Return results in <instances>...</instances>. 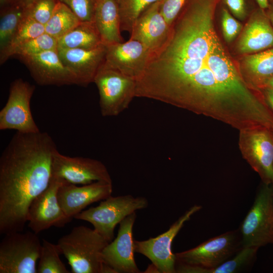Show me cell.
Wrapping results in <instances>:
<instances>
[{
  "mask_svg": "<svg viewBox=\"0 0 273 273\" xmlns=\"http://www.w3.org/2000/svg\"><path fill=\"white\" fill-rule=\"evenodd\" d=\"M161 1L152 4L141 14L130 33V39L141 42L151 53L164 44L170 32V26L160 12Z\"/></svg>",
  "mask_w": 273,
  "mask_h": 273,
  "instance_id": "19",
  "label": "cell"
},
{
  "mask_svg": "<svg viewBox=\"0 0 273 273\" xmlns=\"http://www.w3.org/2000/svg\"><path fill=\"white\" fill-rule=\"evenodd\" d=\"M36 0H11V1L15 2L22 6L26 8L29 6H30L32 3H33ZM10 1V2H11Z\"/></svg>",
  "mask_w": 273,
  "mask_h": 273,
  "instance_id": "37",
  "label": "cell"
},
{
  "mask_svg": "<svg viewBox=\"0 0 273 273\" xmlns=\"http://www.w3.org/2000/svg\"><path fill=\"white\" fill-rule=\"evenodd\" d=\"M112 191V183L97 181L77 186L65 180L58 189L57 198L65 214L72 219L90 204L111 196Z\"/></svg>",
  "mask_w": 273,
  "mask_h": 273,
  "instance_id": "14",
  "label": "cell"
},
{
  "mask_svg": "<svg viewBox=\"0 0 273 273\" xmlns=\"http://www.w3.org/2000/svg\"><path fill=\"white\" fill-rule=\"evenodd\" d=\"M241 64L243 70L253 81L266 83L273 76V48L245 55Z\"/></svg>",
  "mask_w": 273,
  "mask_h": 273,
  "instance_id": "24",
  "label": "cell"
},
{
  "mask_svg": "<svg viewBox=\"0 0 273 273\" xmlns=\"http://www.w3.org/2000/svg\"><path fill=\"white\" fill-rule=\"evenodd\" d=\"M273 48V28L263 9L254 12L244 26L237 42L243 54L257 53Z\"/></svg>",
  "mask_w": 273,
  "mask_h": 273,
  "instance_id": "20",
  "label": "cell"
},
{
  "mask_svg": "<svg viewBox=\"0 0 273 273\" xmlns=\"http://www.w3.org/2000/svg\"><path fill=\"white\" fill-rule=\"evenodd\" d=\"M57 150L40 131L17 132L0 157V233L22 232L32 200L49 186Z\"/></svg>",
  "mask_w": 273,
  "mask_h": 273,
  "instance_id": "2",
  "label": "cell"
},
{
  "mask_svg": "<svg viewBox=\"0 0 273 273\" xmlns=\"http://www.w3.org/2000/svg\"><path fill=\"white\" fill-rule=\"evenodd\" d=\"M259 7L261 9H265L268 8V0H256Z\"/></svg>",
  "mask_w": 273,
  "mask_h": 273,
  "instance_id": "38",
  "label": "cell"
},
{
  "mask_svg": "<svg viewBox=\"0 0 273 273\" xmlns=\"http://www.w3.org/2000/svg\"><path fill=\"white\" fill-rule=\"evenodd\" d=\"M246 133L245 150L242 152L264 183L271 184L273 177V140L267 129L243 130Z\"/></svg>",
  "mask_w": 273,
  "mask_h": 273,
  "instance_id": "18",
  "label": "cell"
},
{
  "mask_svg": "<svg viewBox=\"0 0 273 273\" xmlns=\"http://www.w3.org/2000/svg\"><path fill=\"white\" fill-rule=\"evenodd\" d=\"M202 206L195 205L187 210L165 232L144 241H134V251L149 259L159 272L175 273L176 257L172 251V242L185 222L200 210Z\"/></svg>",
  "mask_w": 273,
  "mask_h": 273,
  "instance_id": "10",
  "label": "cell"
},
{
  "mask_svg": "<svg viewBox=\"0 0 273 273\" xmlns=\"http://www.w3.org/2000/svg\"><path fill=\"white\" fill-rule=\"evenodd\" d=\"M41 248L33 232L5 235L0 243V273H36Z\"/></svg>",
  "mask_w": 273,
  "mask_h": 273,
  "instance_id": "7",
  "label": "cell"
},
{
  "mask_svg": "<svg viewBox=\"0 0 273 273\" xmlns=\"http://www.w3.org/2000/svg\"><path fill=\"white\" fill-rule=\"evenodd\" d=\"M219 0H187L164 44L136 79L135 97L211 116L242 130L270 111L248 86L216 31Z\"/></svg>",
  "mask_w": 273,
  "mask_h": 273,
  "instance_id": "1",
  "label": "cell"
},
{
  "mask_svg": "<svg viewBox=\"0 0 273 273\" xmlns=\"http://www.w3.org/2000/svg\"><path fill=\"white\" fill-rule=\"evenodd\" d=\"M57 49L58 39L44 32L20 46L15 50L14 56H32Z\"/></svg>",
  "mask_w": 273,
  "mask_h": 273,
  "instance_id": "30",
  "label": "cell"
},
{
  "mask_svg": "<svg viewBox=\"0 0 273 273\" xmlns=\"http://www.w3.org/2000/svg\"><path fill=\"white\" fill-rule=\"evenodd\" d=\"M59 0H36L25 8L26 16L45 25L52 17Z\"/></svg>",
  "mask_w": 273,
  "mask_h": 273,
  "instance_id": "31",
  "label": "cell"
},
{
  "mask_svg": "<svg viewBox=\"0 0 273 273\" xmlns=\"http://www.w3.org/2000/svg\"><path fill=\"white\" fill-rule=\"evenodd\" d=\"M264 185L240 227L242 246L259 248L273 244V187Z\"/></svg>",
  "mask_w": 273,
  "mask_h": 273,
  "instance_id": "6",
  "label": "cell"
},
{
  "mask_svg": "<svg viewBox=\"0 0 273 273\" xmlns=\"http://www.w3.org/2000/svg\"><path fill=\"white\" fill-rule=\"evenodd\" d=\"M145 272H159V271L156 266L152 263L150 265Z\"/></svg>",
  "mask_w": 273,
  "mask_h": 273,
  "instance_id": "39",
  "label": "cell"
},
{
  "mask_svg": "<svg viewBox=\"0 0 273 273\" xmlns=\"http://www.w3.org/2000/svg\"><path fill=\"white\" fill-rule=\"evenodd\" d=\"M93 82L98 89L100 111L104 117L118 115L128 107L135 97L136 79L105 62L98 70Z\"/></svg>",
  "mask_w": 273,
  "mask_h": 273,
  "instance_id": "5",
  "label": "cell"
},
{
  "mask_svg": "<svg viewBox=\"0 0 273 273\" xmlns=\"http://www.w3.org/2000/svg\"><path fill=\"white\" fill-rule=\"evenodd\" d=\"M94 22L103 44L122 42L117 0H96Z\"/></svg>",
  "mask_w": 273,
  "mask_h": 273,
  "instance_id": "21",
  "label": "cell"
},
{
  "mask_svg": "<svg viewBox=\"0 0 273 273\" xmlns=\"http://www.w3.org/2000/svg\"><path fill=\"white\" fill-rule=\"evenodd\" d=\"M242 247L240 232L235 230L210 238L175 255L177 263L211 268L233 257Z\"/></svg>",
  "mask_w": 273,
  "mask_h": 273,
  "instance_id": "8",
  "label": "cell"
},
{
  "mask_svg": "<svg viewBox=\"0 0 273 273\" xmlns=\"http://www.w3.org/2000/svg\"><path fill=\"white\" fill-rule=\"evenodd\" d=\"M221 25L223 37L228 42L232 41L242 28V24L225 8L221 12Z\"/></svg>",
  "mask_w": 273,
  "mask_h": 273,
  "instance_id": "33",
  "label": "cell"
},
{
  "mask_svg": "<svg viewBox=\"0 0 273 273\" xmlns=\"http://www.w3.org/2000/svg\"><path fill=\"white\" fill-rule=\"evenodd\" d=\"M35 86L22 79L10 85L7 103L0 111V130L13 129L22 133L39 131L31 113L30 101Z\"/></svg>",
  "mask_w": 273,
  "mask_h": 273,
  "instance_id": "9",
  "label": "cell"
},
{
  "mask_svg": "<svg viewBox=\"0 0 273 273\" xmlns=\"http://www.w3.org/2000/svg\"><path fill=\"white\" fill-rule=\"evenodd\" d=\"M102 44L94 22H81L58 39V48L92 49Z\"/></svg>",
  "mask_w": 273,
  "mask_h": 273,
  "instance_id": "23",
  "label": "cell"
},
{
  "mask_svg": "<svg viewBox=\"0 0 273 273\" xmlns=\"http://www.w3.org/2000/svg\"><path fill=\"white\" fill-rule=\"evenodd\" d=\"M271 185H272V187H273V177H272V182H271Z\"/></svg>",
  "mask_w": 273,
  "mask_h": 273,
  "instance_id": "43",
  "label": "cell"
},
{
  "mask_svg": "<svg viewBox=\"0 0 273 273\" xmlns=\"http://www.w3.org/2000/svg\"><path fill=\"white\" fill-rule=\"evenodd\" d=\"M67 6L81 22H94L96 0H59Z\"/></svg>",
  "mask_w": 273,
  "mask_h": 273,
  "instance_id": "32",
  "label": "cell"
},
{
  "mask_svg": "<svg viewBox=\"0 0 273 273\" xmlns=\"http://www.w3.org/2000/svg\"><path fill=\"white\" fill-rule=\"evenodd\" d=\"M148 205V200L143 197H134L131 195L110 196L97 206L82 211L74 218L89 222L97 233L111 242L114 238L116 226L129 215Z\"/></svg>",
  "mask_w": 273,
  "mask_h": 273,
  "instance_id": "4",
  "label": "cell"
},
{
  "mask_svg": "<svg viewBox=\"0 0 273 273\" xmlns=\"http://www.w3.org/2000/svg\"><path fill=\"white\" fill-rule=\"evenodd\" d=\"M151 54L142 43L129 39L125 42L107 45L105 62L136 79L145 70Z\"/></svg>",
  "mask_w": 273,
  "mask_h": 273,
  "instance_id": "16",
  "label": "cell"
},
{
  "mask_svg": "<svg viewBox=\"0 0 273 273\" xmlns=\"http://www.w3.org/2000/svg\"><path fill=\"white\" fill-rule=\"evenodd\" d=\"M259 248L242 246L231 258L220 265L211 268L178 263L176 266L177 273H236L249 268L256 259Z\"/></svg>",
  "mask_w": 273,
  "mask_h": 273,
  "instance_id": "22",
  "label": "cell"
},
{
  "mask_svg": "<svg viewBox=\"0 0 273 273\" xmlns=\"http://www.w3.org/2000/svg\"><path fill=\"white\" fill-rule=\"evenodd\" d=\"M63 63L75 76L77 85L86 86L94 78L105 61L106 46L92 49H57Z\"/></svg>",
  "mask_w": 273,
  "mask_h": 273,
  "instance_id": "17",
  "label": "cell"
},
{
  "mask_svg": "<svg viewBox=\"0 0 273 273\" xmlns=\"http://www.w3.org/2000/svg\"><path fill=\"white\" fill-rule=\"evenodd\" d=\"M64 181L52 176L48 187L31 202L27 222L35 234L52 226L63 228L72 220L63 211L57 198L58 189Z\"/></svg>",
  "mask_w": 273,
  "mask_h": 273,
  "instance_id": "11",
  "label": "cell"
},
{
  "mask_svg": "<svg viewBox=\"0 0 273 273\" xmlns=\"http://www.w3.org/2000/svg\"><path fill=\"white\" fill-rule=\"evenodd\" d=\"M11 0H0L1 7H3L4 6L8 4Z\"/></svg>",
  "mask_w": 273,
  "mask_h": 273,
  "instance_id": "41",
  "label": "cell"
},
{
  "mask_svg": "<svg viewBox=\"0 0 273 273\" xmlns=\"http://www.w3.org/2000/svg\"><path fill=\"white\" fill-rule=\"evenodd\" d=\"M136 212L125 217L120 223L117 237L106 246L102 253L104 263L116 273L141 272L134 260L133 226Z\"/></svg>",
  "mask_w": 273,
  "mask_h": 273,
  "instance_id": "13",
  "label": "cell"
},
{
  "mask_svg": "<svg viewBox=\"0 0 273 273\" xmlns=\"http://www.w3.org/2000/svg\"><path fill=\"white\" fill-rule=\"evenodd\" d=\"M232 13L238 18L244 19L246 15L244 0H223Z\"/></svg>",
  "mask_w": 273,
  "mask_h": 273,
  "instance_id": "35",
  "label": "cell"
},
{
  "mask_svg": "<svg viewBox=\"0 0 273 273\" xmlns=\"http://www.w3.org/2000/svg\"><path fill=\"white\" fill-rule=\"evenodd\" d=\"M62 254L59 245L43 239L38 264L37 273H69L65 264L61 260Z\"/></svg>",
  "mask_w": 273,
  "mask_h": 273,
  "instance_id": "28",
  "label": "cell"
},
{
  "mask_svg": "<svg viewBox=\"0 0 273 273\" xmlns=\"http://www.w3.org/2000/svg\"><path fill=\"white\" fill-rule=\"evenodd\" d=\"M0 19V52L9 44L26 16L25 8L11 1L2 7Z\"/></svg>",
  "mask_w": 273,
  "mask_h": 273,
  "instance_id": "25",
  "label": "cell"
},
{
  "mask_svg": "<svg viewBox=\"0 0 273 273\" xmlns=\"http://www.w3.org/2000/svg\"><path fill=\"white\" fill-rule=\"evenodd\" d=\"M81 21L65 4L59 2L48 23L45 32L58 39L80 23Z\"/></svg>",
  "mask_w": 273,
  "mask_h": 273,
  "instance_id": "27",
  "label": "cell"
},
{
  "mask_svg": "<svg viewBox=\"0 0 273 273\" xmlns=\"http://www.w3.org/2000/svg\"><path fill=\"white\" fill-rule=\"evenodd\" d=\"M45 32L44 25L25 16L7 46L0 53L1 64L14 56L16 49L25 42Z\"/></svg>",
  "mask_w": 273,
  "mask_h": 273,
  "instance_id": "26",
  "label": "cell"
},
{
  "mask_svg": "<svg viewBox=\"0 0 273 273\" xmlns=\"http://www.w3.org/2000/svg\"><path fill=\"white\" fill-rule=\"evenodd\" d=\"M52 169V176L72 184L83 185L97 181L112 183L107 168L101 161L66 156L57 150L53 155Z\"/></svg>",
  "mask_w": 273,
  "mask_h": 273,
  "instance_id": "12",
  "label": "cell"
},
{
  "mask_svg": "<svg viewBox=\"0 0 273 273\" xmlns=\"http://www.w3.org/2000/svg\"><path fill=\"white\" fill-rule=\"evenodd\" d=\"M268 85L269 88L273 89V76H272L265 83Z\"/></svg>",
  "mask_w": 273,
  "mask_h": 273,
  "instance_id": "40",
  "label": "cell"
},
{
  "mask_svg": "<svg viewBox=\"0 0 273 273\" xmlns=\"http://www.w3.org/2000/svg\"><path fill=\"white\" fill-rule=\"evenodd\" d=\"M268 18L273 23V9L271 10L268 13Z\"/></svg>",
  "mask_w": 273,
  "mask_h": 273,
  "instance_id": "42",
  "label": "cell"
},
{
  "mask_svg": "<svg viewBox=\"0 0 273 273\" xmlns=\"http://www.w3.org/2000/svg\"><path fill=\"white\" fill-rule=\"evenodd\" d=\"M109 242L94 229L74 227L58 241L72 273H101L102 253Z\"/></svg>",
  "mask_w": 273,
  "mask_h": 273,
  "instance_id": "3",
  "label": "cell"
},
{
  "mask_svg": "<svg viewBox=\"0 0 273 273\" xmlns=\"http://www.w3.org/2000/svg\"><path fill=\"white\" fill-rule=\"evenodd\" d=\"M187 0H162L160 12L167 24L171 26Z\"/></svg>",
  "mask_w": 273,
  "mask_h": 273,
  "instance_id": "34",
  "label": "cell"
},
{
  "mask_svg": "<svg viewBox=\"0 0 273 273\" xmlns=\"http://www.w3.org/2000/svg\"><path fill=\"white\" fill-rule=\"evenodd\" d=\"M266 95L267 101L273 109V89L268 88L266 91Z\"/></svg>",
  "mask_w": 273,
  "mask_h": 273,
  "instance_id": "36",
  "label": "cell"
},
{
  "mask_svg": "<svg viewBox=\"0 0 273 273\" xmlns=\"http://www.w3.org/2000/svg\"></svg>",
  "mask_w": 273,
  "mask_h": 273,
  "instance_id": "44",
  "label": "cell"
},
{
  "mask_svg": "<svg viewBox=\"0 0 273 273\" xmlns=\"http://www.w3.org/2000/svg\"><path fill=\"white\" fill-rule=\"evenodd\" d=\"M162 0H117L121 31L130 33L141 14L152 4Z\"/></svg>",
  "mask_w": 273,
  "mask_h": 273,
  "instance_id": "29",
  "label": "cell"
},
{
  "mask_svg": "<svg viewBox=\"0 0 273 273\" xmlns=\"http://www.w3.org/2000/svg\"><path fill=\"white\" fill-rule=\"evenodd\" d=\"M20 58L34 80L40 85L77 84L75 76L62 62L57 50Z\"/></svg>",
  "mask_w": 273,
  "mask_h": 273,
  "instance_id": "15",
  "label": "cell"
}]
</instances>
